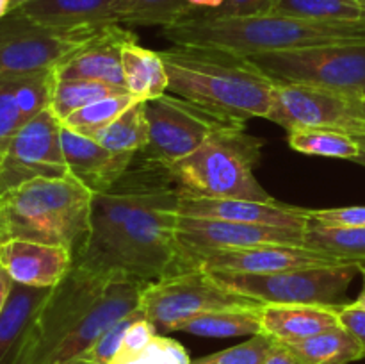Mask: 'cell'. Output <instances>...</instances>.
<instances>
[{
  "mask_svg": "<svg viewBox=\"0 0 365 364\" xmlns=\"http://www.w3.org/2000/svg\"><path fill=\"white\" fill-rule=\"evenodd\" d=\"M0 266L21 285L56 288L73 266V253L59 245L11 239L0 243Z\"/></svg>",
  "mask_w": 365,
  "mask_h": 364,
  "instance_id": "obj_20",
  "label": "cell"
},
{
  "mask_svg": "<svg viewBox=\"0 0 365 364\" xmlns=\"http://www.w3.org/2000/svg\"><path fill=\"white\" fill-rule=\"evenodd\" d=\"M353 138H355L356 141H359L360 148L365 150V132H362V134H356V136H353Z\"/></svg>",
  "mask_w": 365,
  "mask_h": 364,
  "instance_id": "obj_49",
  "label": "cell"
},
{
  "mask_svg": "<svg viewBox=\"0 0 365 364\" xmlns=\"http://www.w3.org/2000/svg\"><path fill=\"white\" fill-rule=\"evenodd\" d=\"M364 113H365V98H364Z\"/></svg>",
  "mask_w": 365,
  "mask_h": 364,
  "instance_id": "obj_53",
  "label": "cell"
},
{
  "mask_svg": "<svg viewBox=\"0 0 365 364\" xmlns=\"http://www.w3.org/2000/svg\"><path fill=\"white\" fill-rule=\"evenodd\" d=\"M316 227L355 228L365 227V206L310 209V223Z\"/></svg>",
  "mask_w": 365,
  "mask_h": 364,
  "instance_id": "obj_38",
  "label": "cell"
},
{
  "mask_svg": "<svg viewBox=\"0 0 365 364\" xmlns=\"http://www.w3.org/2000/svg\"><path fill=\"white\" fill-rule=\"evenodd\" d=\"M195 11H214L223 4V0H187Z\"/></svg>",
  "mask_w": 365,
  "mask_h": 364,
  "instance_id": "obj_44",
  "label": "cell"
},
{
  "mask_svg": "<svg viewBox=\"0 0 365 364\" xmlns=\"http://www.w3.org/2000/svg\"><path fill=\"white\" fill-rule=\"evenodd\" d=\"M53 288H31L14 282L0 313V364H11L34 327Z\"/></svg>",
  "mask_w": 365,
  "mask_h": 364,
  "instance_id": "obj_24",
  "label": "cell"
},
{
  "mask_svg": "<svg viewBox=\"0 0 365 364\" xmlns=\"http://www.w3.org/2000/svg\"><path fill=\"white\" fill-rule=\"evenodd\" d=\"M13 284L14 280L9 277V273L0 266V313H2L4 307H6L7 298H9L11 295V289H13Z\"/></svg>",
  "mask_w": 365,
  "mask_h": 364,
  "instance_id": "obj_43",
  "label": "cell"
},
{
  "mask_svg": "<svg viewBox=\"0 0 365 364\" xmlns=\"http://www.w3.org/2000/svg\"><path fill=\"white\" fill-rule=\"evenodd\" d=\"M27 2H31V0H11V11L18 9V7L24 6V4H27Z\"/></svg>",
  "mask_w": 365,
  "mask_h": 364,
  "instance_id": "obj_48",
  "label": "cell"
},
{
  "mask_svg": "<svg viewBox=\"0 0 365 364\" xmlns=\"http://www.w3.org/2000/svg\"><path fill=\"white\" fill-rule=\"evenodd\" d=\"M353 163L360 164V166H364V168H365V150H362V152H360V156L356 157V159L353 161Z\"/></svg>",
  "mask_w": 365,
  "mask_h": 364,
  "instance_id": "obj_50",
  "label": "cell"
},
{
  "mask_svg": "<svg viewBox=\"0 0 365 364\" xmlns=\"http://www.w3.org/2000/svg\"><path fill=\"white\" fill-rule=\"evenodd\" d=\"M305 246L330 253L360 270L365 268V227L330 228L309 225L305 231Z\"/></svg>",
  "mask_w": 365,
  "mask_h": 364,
  "instance_id": "obj_31",
  "label": "cell"
},
{
  "mask_svg": "<svg viewBox=\"0 0 365 364\" xmlns=\"http://www.w3.org/2000/svg\"><path fill=\"white\" fill-rule=\"evenodd\" d=\"M346 266L337 257L305 245H259L248 248L214 250L189 263V270L230 271V273H274L303 268Z\"/></svg>",
  "mask_w": 365,
  "mask_h": 364,
  "instance_id": "obj_16",
  "label": "cell"
},
{
  "mask_svg": "<svg viewBox=\"0 0 365 364\" xmlns=\"http://www.w3.org/2000/svg\"><path fill=\"white\" fill-rule=\"evenodd\" d=\"M360 275H362V278H364V285H362V291H360L359 298L355 300V303L360 307H365V268L360 270Z\"/></svg>",
  "mask_w": 365,
  "mask_h": 364,
  "instance_id": "obj_46",
  "label": "cell"
},
{
  "mask_svg": "<svg viewBox=\"0 0 365 364\" xmlns=\"http://www.w3.org/2000/svg\"><path fill=\"white\" fill-rule=\"evenodd\" d=\"M145 310L141 309V305L135 310H132L130 314H127L125 318H121L120 321L113 325L110 328H107L102 335H100L98 341L89 348V352L84 355V360H89L91 364H109L114 359L118 352L121 348V343H123L125 334H127L128 328L135 323L138 320L145 318Z\"/></svg>",
  "mask_w": 365,
  "mask_h": 364,
  "instance_id": "obj_37",
  "label": "cell"
},
{
  "mask_svg": "<svg viewBox=\"0 0 365 364\" xmlns=\"http://www.w3.org/2000/svg\"><path fill=\"white\" fill-rule=\"evenodd\" d=\"M362 96H364V98H365V89H364V93H362Z\"/></svg>",
  "mask_w": 365,
  "mask_h": 364,
  "instance_id": "obj_54",
  "label": "cell"
},
{
  "mask_svg": "<svg viewBox=\"0 0 365 364\" xmlns=\"http://www.w3.org/2000/svg\"><path fill=\"white\" fill-rule=\"evenodd\" d=\"M337 305L319 303H269L260 310L262 332L274 341L298 343L341 325Z\"/></svg>",
  "mask_w": 365,
  "mask_h": 364,
  "instance_id": "obj_23",
  "label": "cell"
},
{
  "mask_svg": "<svg viewBox=\"0 0 365 364\" xmlns=\"http://www.w3.org/2000/svg\"><path fill=\"white\" fill-rule=\"evenodd\" d=\"M109 364H192V360L180 343L157 334L143 350L118 352Z\"/></svg>",
  "mask_w": 365,
  "mask_h": 364,
  "instance_id": "obj_35",
  "label": "cell"
},
{
  "mask_svg": "<svg viewBox=\"0 0 365 364\" xmlns=\"http://www.w3.org/2000/svg\"><path fill=\"white\" fill-rule=\"evenodd\" d=\"M146 284L127 278H114L103 291L102 298L93 305L88 316L68 332L56 348L38 364H77L84 359L100 335L116 321L141 305V295Z\"/></svg>",
  "mask_w": 365,
  "mask_h": 364,
  "instance_id": "obj_15",
  "label": "cell"
},
{
  "mask_svg": "<svg viewBox=\"0 0 365 364\" xmlns=\"http://www.w3.org/2000/svg\"><path fill=\"white\" fill-rule=\"evenodd\" d=\"M61 146L68 166V175L88 188L93 195L106 193L127 171L135 156L114 153L95 139L61 127Z\"/></svg>",
  "mask_w": 365,
  "mask_h": 364,
  "instance_id": "obj_21",
  "label": "cell"
},
{
  "mask_svg": "<svg viewBox=\"0 0 365 364\" xmlns=\"http://www.w3.org/2000/svg\"><path fill=\"white\" fill-rule=\"evenodd\" d=\"M98 145L114 153L138 156L148 143V120H146V102L138 100L127 111L120 114L113 123L91 136Z\"/></svg>",
  "mask_w": 365,
  "mask_h": 364,
  "instance_id": "obj_28",
  "label": "cell"
},
{
  "mask_svg": "<svg viewBox=\"0 0 365 364\" xmlns=\"http://www.w3.org/2000/svg\"><path fill=\"white\" fill-rule=\"evenodd\" d=\"M264 364H303V363L287 343L274 341L273 346H271L269 353H267L266 360H264Z\"/></svg>",
  "mask_w": 365,
  "mask_h": 364,
  "instance_id": "obj_42",
  "label": "cell"
},
{
  "mask_svg": "<svg viewBox=\"0 0 365 364\" xmlns=\"http://www.w3.org/2000/svg\"><path fill=\"white\" fill-rule=\"evenodd\" d=\"M148 143L141 153L145 159L171 166L198 150L210 136L242 123L220 116L182 96H159L146 102Z\"/></svg>",
  "mask_w": 365,
  "mask_h": 364,
  "instance_id": "obj_8",
  "label": "cell"
},
{
  "mask_svg": "<svg viewBox=\"0 0 365 364\" xmlns=\"http://www.w3.org/2000/svg\"><path fill=\"white\" fill-rule=\"evenodd\" d=\"M110 280L114 278L71 266L66 277L52 289L32 327L31 364L41 363L57 343L88 316Z\"/></svg>",
  "mask_w": 365,
  "mask_h": 364,
  "instance_id": "obj_12",
  "label": "cell"
},
{
  "mask_svg": "<svg viewBox=\"0 0 365 364\" xmlns=\"http://www.w3.org/2000/svg\"><path fill=\"white\" fill-rule=\"evenodd\" d=\"M103 27L52 29L18 13L0 20V75L52 70Z\"/></svg>",
  "mask_w": 365,
  "mask_h": 364,
  "instance_id": "obj_11",
  "label": "cell"
},
{
  "mask_svg": "<svg viewBox=\"0 0 365 364\" xmlns=\"http://www.w3.org/2000/svg\"><path fill=\"white\" fill-rule=\"evenodd\" d=\"M157 334H159V330H157L155 325L146 316L141 318L127 330L120 352H138V350H143Z\"/></svg>",
  "mask_w": 365,
  "mask_h": 364,
  "instance_id": "obj_40",
  "label": "cell"
},
{
  "mask_svg": "<svg viewBox=\"0 0 365 364\" xmlns=\"http://www.w3.org/2000/svg\"><path fill=\"white\" fill-rule=\"evenodd\" d=\"M267 120L285 131L331 128L346 134L365 132L364 96L307 84H274Z\"/></svg>",
  "mask_w": 365,
  "mask_h": 364,
  "instance_id": "obj_10",
  "label": "cell"
},
{
  "mask_svg": "<svg viewBox=\"0 0 365 364\" xmlns=\"http://www.w3.org/2000/svg\"><path fill=\"white\" fill-rule=\"evenodd\" d=\"M125 88L138 100L159 98L168 93V74L159 52L145 49L138 38L128 41L121 54Z\"/></svg>",
  "mask_w": 365,
  "mask_h": 364,
  "instance_id": "obj_25",
  "label": "cell"
},
{
  "mask_svg": "<svg viewBox=\"0 0 365 364\" xmlns=\"http://www.w3.org/2000/svg\"><path fill=\"white\" fill-rule=\"evenodd\" d=\"M278 0H223L214 11H196L207 18H246L273 13Z\"/></svg>",
  "mask_w": 365,
  "mask_h": 364,
  "instance_id": "obj_39",
  "label": "cell"
},
{
  "mask_svg": "<svg viewBox=\"0 0 365 364\" xmlns=\"http://www.w3.org/2000/svg\"><path fill=\"white\" fill-rule=\"evenodd\" d=\"M178 214L189 218L294 228V231H307L310 223V209L278 202L274 198L267 202L246 198H205V196L187 195L184 191L180 193Z\"/></svg>",
  "mask_w": 365,
  "mask_h": 364,
  "instance_id": "obj_17",
  "label": "cell"
},
{
  "mask_svg": "<svg viewBox=\"0 0 365 364\" xmlns=\"http://www.w3.org/2000/svg\"><path fill=\"white\" fill-rule=\"evenodd\" d=\"M11 364H31V332H29V335H27V339H25L21 350L18 352L16 359H14Z\"/></svg>",
  "mask_w": 365,
  "mask_h": 364,
  "instance_id": "obj_45",
  "label": "cell"
},
{
  "mask_svg": "<svg viewBox=\"0 0 365 364\" xmlns=\"http://www.w3.org/2000/svg\"><path fill=\"white\" fill-rule=\"evenodd\" d=\"M53 86V68L27 75H0V159L24 125L50 109Z\"/></svg>",
  "mask_w": 365,
  "mask_h": 364,
  "instance_id": "obj_18",
  "label": "cell"
},
{
  "mask_svg": "<svg viewBox=\"0 0 365 364\" xmlns=\"http://www.w3.org/2000/svg\"><path fill=\"white\" fill-rule=\"evenodd\" d=\"M135 102H138V98L134 95H130V93H125V95L118 96H107V98H102L98 102H93L89 106L82 107V109L75 111L73 114L64 118L61 123L66 128H70V131H75L78 134H84L88 138H91L95 132L102 131L103 127L113 123L123 111H127Z\"/></svg>",
  "mask_w": 365,
  "mask_h": 364,
  "instance_id": "obj_34",
  "label": "cell"
},
{
  "mask_svg": "<svg viewBox=\"0 0 365 364\" xmlns=\"http://www.w3.org/2000/svg\"><path fill=\"white\" fill-rule=\"evenodd\" d=\"M11 13V0H0V20Z\"/></svg>",
  "mask_w": 365,
  "mask_h": 364,
  "instance_id": "obj_47",
  "label": "cell"
},
{
  "mask_svg": "<svg viewBox=\"0 0 365 364\" xmlns=\"http://www.w3.org/2000/svg\"><path fill=\"white\" fill-rule=\"evenodd\" d=\"M159 56L173 95L242 125L266 118L274 82L248 56L200 45H173Z\"/></svg>",
  "mask_w": 365,
  "mask_h": 364,
  "instance_id": "obj_2",
  "label": "cell"
},
{
  "mask_svg": "<svg viewBox=\"0 0 365 364\" xmlns=\"http://www.w3.org/2000/svg\"><path fill=\"white\" fill-rule=\"evenodd\" d=\"M93 196L70 175L25 182L0 195V243L59 245L75 257L88 239Z\"/></svg>",
  "mask_w": 365,
  "mask_h": 364,
  "instance_id": "obj_4",
  "label": "cell"
},
{
  "mask_svg": "<svg viewBox=\"0 0 365 364\" xmlns=\"http://www.w3.org/2000/svg\"><path fill=\"white\" fill-rule=\"evenodd\" d=\"M273 13L328 24H365L359 0H278Z\"/></svg>",
  "mask_w": 365,
  "mask_h": 364,
  "instance_id": "obj_32",
  "label": "cell"
},
{
  "mask_svg": "<svg viewBox=\"0 0 365 364\" xmlns=\"http://www.w3.org/2000/svg\"><path fill=\"white\" fill-rule=\"evenodd\" d=\"M225 289L248 298L269 303H319L337 305L346 296L359 266H321L303 270L274 271V273H230L209 271Z\"/></svg>",
  "mask_w": 365,
  "mask_h": 364,
  "instance_id": "obj_7",
  "label": "cell"
},
{
  "mask_svg": "<svg viewBox=\"0 0 365 364\" xmlns=\"http://www.w3.org/2000/svg\"><path fill=\"white\" fill-rule=\"evenodd\" d=\"M77 364H91V363H89V360H84V359H82V360H78Z\"/></svg>",
  "mask_w": 365,
  "mask_h": 364,
  "instance_id": "obj_51",
  "label": "cell"
},
{
  "mask_svg": "<svg viewBox=\"0 0 365 364\" xmlns=\"http://www.w3.org/2000/svg\"><path fill=\"white\" fill-rule=\"evenodd\" d=\"M260 307H235L196 314L173 327V332H187L200 338H241L262 332Z\"/></svg>",
  "mask_w": 365,
  "mask_h": 364,
  "instance_id": "obj_26",
  "label": "cell"
},
{
  "mask_svg": "<svg viewBox=\"0 0 365 364\" xmlns=\"http://www.w3.org/2000/svg\"><path fill=\"white\" fill-rule=\"evenodd\" d=\"M195 13L187 0H121L120 24L166 29Z\"/></svg>",
  "mask_w": 365,
  "mask_h": 364,
  "instance_id": "obj_33",
  "label": "cell"
},
{
  "mask_svg": "<svg viewBox=\"0 0 365 364\" xmlns=\"http://www.w3.org/2000/svg\"><path fill=\"white\" fill-rule=\"evenodd\" d=\"M339 321L360 343L365 353V307L356 305L355 302L342 303L339 309Z\"/></svg>",
  "mask_w": 365,
  "mask_h": 364,
  "instance_id": "obj_41",
  "label": "cell"
},
{
  "mask_svg": "<svg viewBox=\"0 0 365 364\" xmlns=\"http://www.w3.org/2000/svg\"><path fill=\"white\" fill-rule=\"evenodd\" d=\"M287 141L292 150L305 156L355 161L362 152L351 134L331 128H294L287 132Z\"/></svg>",
  "mask_w": 365,
  "mask_h": 364,
  "instance_id": "obj_30",
  "label": "cell"
},
{
  "mask_svg": "<svg viewBox=\"0 0 365 364\" xmlns=\"http://www.w3.org/2000/svg\"><path fill=\"white\" fill-rule=\"evenodd\" d=\"M287 345L303 364H349L365 357L360 343L342 325Z\"/></svg>",
  "mask_w": 365,
  "mask_h": 364,
  "instance_id": "obj_27",
  "label": "cell"
},
{
  "mask_svg": "<svg viewBox=\"0 0 365 364\" xmlns=\"http://www.w3.org/2000/svg\"><path fill=\"white\" fill-rule=\"evenodd\" d=\"M180 193L166 166L138 153L113 188L93 196L89 234L73 266L143 284L177 273Z\"/></svg>",
  "mask_w": 365,
  "mask_h": 364,
  "instance_id": "obj_1",
  "label": "cell"
},
{
  "mask_svg": "<svg viewBox=\"0 0 365 364\" xmlns=\"http://www.w3.org/2000/svg\"><path fill=\"white\" fill-rule=\"evenodd\" d=\"M59 118L50 109L24 125L0 159V195L34 178L68 177Z\"/></svg>",
  "mask_w": 365,
  "mask_h": 364,
  "instance_id": "obj_13",
  "label": "cell"
},
{
  "mask_svg": "<svg viewBox=\"0 0 365 364\" xmlns=\"http://www.w3.org/2000/svg\"><path fill=\"white\" fill-rule=\"evenodd\" d=\"M260 305L264 303L225 289L202 268L150 282L141 295V309L159 332H173L180 321L209 310Z\"/></svg>",
  "mask_w": 365,
  "mask_h": 364,
  "instance_id": "obj_9",
  "label": "cell"
},
{
  "mask_svg": "<svg viewBox=\"0 0 365 364\" xmlns=\"http://www.w3.org/2000/svg\"><path fill=\"white\" fill-rule=\"evenodd\" d=\"M173 45H200L241 56L289 52L365 39V24H328L269 13L246 18H189L163 29Z\"/></svg>",
  "mask_w": 365,
  "mask_h": 364,
  "instance_id": "obj_3",
  "label": "cell"
},
{
  "mask_svg": "<svg viewBox=\"0 0 365 364\" xmlns=\"http://www.w3.org/2000/svg\"><path fill=\"white\" fill-rule=\"evenodd\" d=\"M262 146L264 139L248 134L245 127L225 128L168 170L187 195L267 202L273 196L255 177Z\"/></svg>",
  "mask_w": 365,
  "mask_h": 364,
  "instance_id": "obj_5",
  "label": "cell"
},
{
  "mask_svg": "<svg viewBox=\"0 0 365 364\" xmlns=\"http://www.w3.org/2000/svg\"><path fill=\"white\" fill-rule=\"evenodd\" d=\"M120 6L121 0H31L14 13L52 29L106 27L120 24Z\"/></svg>",
  "mask_w": 365,
  "mask_h": 364,
  "instance_id": "obj_22",
  "label": "cell"
},
{
  "mask_svg": "<svg viewBox=\"0 0 365 364\" xmlns=\"http://www.w3.org/2000/svg\"><path fill=\"white\" fill-rule=\"evenodd\" d=\"M128 93L127 88L109 82L89 81V79H57L53 86L52 103L50 111L59 118L61 121L73 114L75 111L89 106L93 102L107 98V96H118Z\"/></svg>",
  "mask_w": 365,
  "mask_h": 364,
  "instance_id": "obj_29",
  "label": "cell"
},
{
  "mask_svg": "<svg viewBox=\"0 0 365 364\" xmlns=\"http://www.w3.org/2000/svg\"><path fill=\"white\" fill-rule=\"evenodd\" d=\"M175 239L178 248L177 273L189 270V263L214 250L248 248L259 245H305V231L177 216Z\"/></svg>",
  "mask_w": 365,
  "mask_h": 364,
  "instance_id": "obj_14",
  "label": "cell"
},
{
  "mask_svg": "<svg viewBox=\"0 0 365 364\" xmlns=\"http://www.w3.org/2000/svg\"><path fill=\"white\" fill-rule=\"evenodd\" d=\"M138 36L121 24L106 25L100 29L88 43L75 50L63 63L57 64V79H89V81L109 82V84L123 86V66L121 54L125 45Z\"/></svg>",
  "mask_w": 365,
  "mask_h": 364,
  "instance_id": "obj_19",
  "label": "cell"
},
{
  "mask_svg": "<svg viewBox=\"0 0 365 364\" xmlns=\"http://www.w3.org/2000/svg\"><path fill=\"white\" fill-rule=\"evenodd\" d=\"M359 2H360V6H362L364 9H365V0H359Z\"/></svg>",
  "mask_w": 365,
  "mask_h": 364,
  "instance_id": "obj_52",
  "label": "cell"
},
{
  "mask_svg": "<svg viewBox=\"0 0 365 364\" xmlns=\"http://www.w3.org/2000/svg\"><path fill=\"white\" fill-rule=\"evenodd\" d=\"M248 57L274 84L319 86L359 96L365 89V39Z\"/></svg>",
  "mask_w": 365,
  "mask_h": 364,
  "instance_id": "obj_6",
  "label": "cell"
},
{
  "mask_svg": "<svg viewBox=\"0 0 365 364\" xmlns=\"http://www.w3.org/2000/svg\"><path fill=\"white\" fill-rule=\"evenodd\" d=\"M273 343L274 339L271 335L260 332V334L252 335V339L241 343V345L200 357L192 364H264Z\"/></svg>",
  "mask_w": 365,
  "mask_h": 364,
  "instance_id": "obj_36",
  "label": "cell"
}]
</instances>
